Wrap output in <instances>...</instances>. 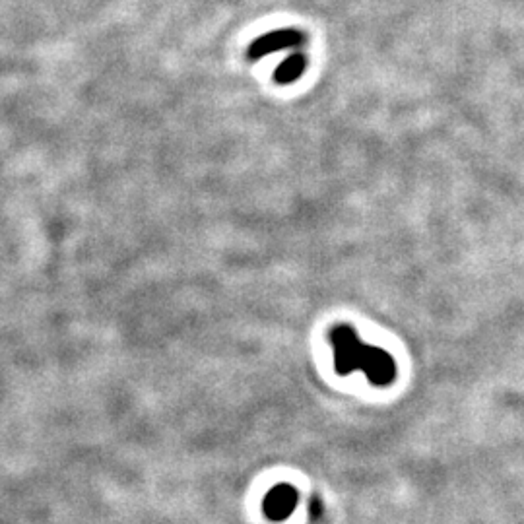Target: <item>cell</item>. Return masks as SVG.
<instances>
[{"label": "cell", "instance_id": "obj_1", "mask_svg": "<svg viewBox=\"0 0 524 524\" xmlns=\"http://www.w3.org/2000/svg\"><path fill=\"white\" fill-rule=\"evenodd\" d=\"M334 352V367L338 375H352L361 371L371 385L389 387L396 379V363L387 350L363 344L350 325H338L328 334Z\"/></svg>", "mask_w": 524, "mask_h": 524}, {"label": "cell", "instance_id": "obj_2", "mask_svg": "<svg viewBox=\"0 0 524 524\" xmlns=\"http://www.w3.org/2000/svg\"><path fill=\"white\" fill-rule=\"evenodd\" d=\"M303 41V33L297 32V30H278V32L266 33L259 39H255L249 47V59L251 61H259L266 55H272V53H278V51H284V49H292L301 45Z\"/></svg>", "mask_w": 524, "mask_h": 524}, {"label": "cell", "instance_id": "obj_3", "mask_svg": "<svg viewBox=\"0 0 524 524\" xmlns=\"http://www.w3.org/2000/svg\"><path fill=\"white\" fill-rule=\"evenodd\" d=\"M295 505H297V490L288 484H280L272 488L262 503L266 517L276 523H282L288 517H292Z\"/></svg>", "mask_w": 524, "mask_h": 524}, {"label": "cell", "instance_id": "obj_4", "mask_svg": "<svg viewBox=\"0 0 524 524\" xmlns=\"http://www.w3.org/2000/svg\"><path fill=\"white\" fill-rule=\"evenodd\" d=\"M305 68H307V57L303 53H295V55H290L286 61H282L280 66L276 68L274 80L282 86L294 84L295 80H299L303 76Z\"/></svg>", "mask_w": 524, "mask_h": 524}, {"label": "cell", "instance_id": "obj_5", "mask_svg": "<svg viewBox=\"0 0 524 524\" xmlns=\"http://www.w3.org/2000/svg\"><path fill=\"white\" fill-rule=\"evenodd\" d=\"M323 505H321V501L319 499H313V503H311V513H313V517L317 519V517H321V513H323V509H321Z\"/></svg>", "mask_w": 524, "mask_h": 524}]
</instances>
